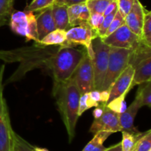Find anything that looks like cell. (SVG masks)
I'll return each mask as SVG.
<instances>
[{
    "mask_svg": "<svg viewBox=\"0 0 151 151\" xmlns=\"http://www.w3.org/2000/svg\"><path fill=\"white\" fill-rule=\"evenodd\" d=\"M27 23V21L26 13L24 11L14 10L10 16L8 25L14 33L22 36H25Z\"/></svg>",
    "mask_w": 151,
    "mask_h": 151,
    "instance_id": "obj_17",
    "label": "cell"
},
{
    "mask_svg": "<svg viewBox=\"0 0 151 151\" xmlns=\"http://www.w3.org/2000/svg\"><path fill=\"white\" fill-rule=\"evenodd\" d=\"M67 6L64 4H52V13L57 29L67 30L70 28L67 13Z\"/></svg>",
    "mask_w": 151,
    "mask_h": 151,
    "instance_id": "obj_16",
    "label": "cell"
},
{
    "mask_svg": "<svg viewBox=\"0 0 151 151\" xmlns=\"http://www.w3.org/2000/svg\"><path fill=\"white\" fill-rule=\"evenodd\" d=\"M145 11V7L139 0H137L128 15L125 17V25L141 39Z\"/></svg>",
    "mask_w": 151,
    "mask_h": 151,
    "instance_id": "obj_12",
    "label": "cell"
},
{
    "mask_svg": "<svg viewBox=\"0 0 151 151\" xmlns=\"http://www.w3.org/2000/svg\"><path fill=\"white\" fill-rule=\"evenodd\" d=\"M87 1H91V0H87ZM109 1H113V0H109Z\"/></svg>",
    "mask_w": 151,
    "mask_h": 151,
    "instance_id": "obj_44",
    "label": "cell"
},
{
    "mask_svg": "<svg viewBox=\"0 0 151 151\" xmlns=\"http://www.w3.org/2000/svg\"><path fill=\"white\" fill-rule=\"evenodd\" d=\"M52 4L51 0H32L24 8V12H38Z\"/></svg>",
    "mask_w": 151,
    "mask_h": 151,
    "instance_id": "obj_30",
    "label": "cell"
},
{
    "mask_svg": "<svg viewBox=\"0 0 151 151\" xmlns=\"http://www.w3.org/2000/svg\"><path fill=\"white\" fill-rule=\"evenodd\" d=\"M98 131H109L112 133L122 131L119 121V114L111 110L106 105L103 115L100 118L94 119L90 127V133L94 134Z\"/></svg>",
    "mask_w": 151,
    "mask_h": 151,
    "instance_id": "obj_10",
    "label": "cell"
},
{
    "mask_svg": "<svg viewBox=\"0 0 151 151\" xmlns=\"http://www.w3.org/2000/svg\"><path fill=\"white\" fill-rule=\"evenodd\" d=\"M52 95L58 110L67 131L69 142L75 136V130L79 118V101L81 93L73 78L60 84H53Z\"/></svg>",
    "mask_w": 151,
    "mask_h": 151,
    "instance_id": "obj_2",
    "label": "cell"
},
{
    "mask_svg": "<svg viewBox=\"0 0 151 151\" xmlns=\"http://www.w3.org/2000/svg\"><path fill=\"white\" fill-rule=\"evenodd\" d=\"M34 149H35V151H49L48 150L46 149V148L38 147H34Z\"/></svg>",
    "mask_w": 151,
    "mask_h": 151,
    "instance_id": "obj_40",
    "label": "cell"
},
{
    "mask_svg": "<svg viewBox=\"0 0 151 151\" xmlns=\"http://www.w3.org/2000/svg\"><path fill=\"white\" fill-rule=\"evenodd\" d=\"M104 17L105 16L102 13H91L88 23L93 29L97 31L103 23Z\"/></svg>",
    "mask_w": 151,
    "mask_h": 151,
    "instance_id": "obj_35",
    "label": "cell"
},
{
    "mask_svg": "<svg viewBox=\"0 0 151 151\" xmlns=\"http://www.w3.org/2000/svg\"><path fill=\"white\" fill-rule=\"evenodd\" d=\"M106 151H122V144H121V142L119 143L116 144L114 145V146L108 147V149Z\"/></svg>",
    "mask_w": 151,
    "mask_h": 151,
    "instance_id": "obj_39",
    "label": "cell"
},
{
    "mask_svg": "<svg viewBox=\"0 0 151 151\" xmlns=\"http://www.w3.org/2000/svg\"><path fill=\"white\" fill-rule=\"evenodd\" d=\"M5 65L0 67V151H12L13 133L7 102L4 97V78Z\"/></svg>",
    "mask_w": 151,
    "mask_h": 151,
    "instance_id": "obj_6",
    "label": "cell"
},
{
    "mask_svg": "<svg viewBox=\"0 0 151 151\" xmlns=\"http://www.w3.org/2000/svg\"><path fill=\"white\" fill-rule=\"evenodd\" d=\"M132 50L110 47L107 73L105 77L103 90H109L117 77L129 65Z\"/></svg>",
    "mask_w": 151,
    "mask_h": 151,
    "instance_id": "obj_4",
    "label": "cell"
},
{
    "mask_svg": "<svg viewBox=\"0 0 151 151\" xmlns=\"http://www.w3.org/2000/svg\"><path fill=\"white\" fill-rule=\"evenodd\" d=\"M134 68V75L133 81L135 85L151 81V56L142 59Z\"/></svg>",
    "mask_w": 151,
    "mask_h": 151,
    "instance_id": "obj_15",
    "label": "cell"
},
{
    "mask_svg": "<svg viewBox=\"0 0 151 151\" xmlns=\"http://www.w3.org/2000/svg\"><path fill=\"white\" fill-rule=\"evenodd\" d=\"M86 1H87V0H64V1H63V4H66L67 7H69V6L73 5V4L86 3Z\"/></svg>",
    "mask_w": 151,
    "mask_h": 151,
    "instance_id": "obj_38",
    "label": "cell"
},
{
    "mask_svg": "<svg viewBox=\"0 0 151 151\" xmlns=\"http://www.w3.org/2000/svg\"><path fill=\"white\" fill-rule=\"evenodd\" d=\"M142 40L146 45L151 47V12L146 9L142 30Z\"/></svg>",
    "mask_w": 151,
    "mask_h": 151,
    "instance_id": "obj_25",
    "label": "cell"
},
{
    "mask_svg": "<svg viewBox=\"0 0 151 151\" xmlns=\"http://www.w3.org/2000/svg\"><path fill=\"white\" fill-rule=\"evenodd\" d=\"M63 1H64V0H55V1H54V3H53V4H63Z\"/></svg>",
    "mask_w": 151,
    "mask_h": 151,
    "instance_id": "obj_41",
    "label": "cell"
},
{
    "mask_svg": "<svg viewBox=\"0 0 151 151\" xmlns=\"http://www.w3.org/2000/svg\"><path fill=\"white\" fill-rule=\"evenodd\" d=\"M12 151H35V149L34 146L13 131Z\"/></svg>",
    "mask_w": 151,
    "mask_h": 151,
    "instance_id": "obj_27",
    "label": "cell"
},
{
    "mask_svg": "<svg viewBox=\"0 0 151 151\" xmlns=\"http://www.w3.org/2000/svg\"><path fill=\"white\" fill-rule=\"evenodd\" d=\"M27 14V28H26V41L34 40L35 42L40 43L38 37L37 23L35 15L32 12H25Z\"/></svg>",
    "mask_w": 151,
    "mask_h": 151,
    "instance_id": "obj_22",
    "label": "cell"
},
{
    "mask_svg": "<svg viewBox=\"0 0 151 151\" xmlns=\"http://www.w3.org/2000/svg\"><path fill=\"white\" fill-rule=\"evenodd\" d=\"M66 41V31L57 29L47 34L41 40L40 43L44 45H62L64 46Z\"/></svg>",
    "mask_w": 151,
    "mask_h": 151,
    "instance_id": "obj_20",
    "label": "cell"
},
{
    "mask_svg": "<svg viewBox=\"0 0 151 151\" xmlns=\"http://www.w3.org/2000/svg\"><path fill=\"white\" fill-rule=\"evenodd\" d=\"M112 134L109 131H98L94 133L93 139L86 145L82 151H106L108 147L103 145L105 141Z\"/></svg>",
    "mask_w": 151,
    "mask_h": 151,
    "instance_id": "obj_18",
    "label": "cell"
},
{
    "mask_svg": "<svg viewBox=\"0 0 151 151\" xmlns=\"http://www.w3.org/2000/svg\"><path fill=\"white\" fill-rule=\"evenodd\" d=\"M15 0H0V28L8 25L12 13L14 11Z\"/></svg>",
    "mask_w": 151,
    "mask_h": 151,
    "instance_id": "obj_23",
    "label": "cell"
},
{
    "mask_svg": "<svg viewBox=\"0 0 151 151\" xmlns=\"http://www.w3.org/2000/svg\"><path fill=\"white\" fill-rule=\"evenodd\" d=\"M134 102L140 107L151 106V81L139 84Z\"/></svg>",
    "mask_w": 151,
    "mask_h": 151,
    "instance_id": "obj_19",
    "label": "cell"
},
{
    "mask_svg": "<svg viewBox=\"0 0 151 151\" xmlns=\"http://www.w3.org/2000/svg\"><path fill=\"white\" fill-rule=\"evenodd\" d=\"M72 78L75 79L81 94L94 90L92 59L88 56L86 48L83 58L72 76Z\"/></svg>",
    "mask_w": 151,
    "mask_h": 151,
    "instance_id": "obj_9",
    "label": "cell"
},
{
    "mask_svg": "<svg viewBox=\"0 0 151 151\" xmlns=\"http://www.w3.org/2000/svg\"><path fill=\"white\" fill-rule=\"evenodd\" d=\"M125 25V18H124L123 16L120 14V13L117 10L116 13L115 14L114 18V19L112 20L111 25H109V28H108L107 31H106V34H105V36L103 37V38H105V37L108 36H109L110 34H111L112 33L114 32V31L116 30L118 28H119L120 27H122V25Z\"/></svg>",
    "mask_w": 151,
    "mask_h": 151,
    "instance_id": "obj_32",
    "label": "cell"
},
{
    "mask_svg": "<svg viewBox=\"0 0 151 151\" xmlns=\"http://www.w3.org/2000/svg\"><path fill=\"white\" fill-rule=\"evenodd\" d=\"M118 10L117 7V0H113V1H111L109 4V5L106 7V10H105L104 13H103V16H106L107 15L110 14L112 12L115 11V10Z\"/></svg>",
    "mask_w": 151,
    "mask_h": 151,
    "instance_id": "obj_37",
    "label": "cell"
},
{
    "mask_svg": "<svg viewBox=\"0 0 151 151\" xmlns=\"http://www.w3.org/2000/svg\"><path fill=\"white\" fill-rule=\"evenodd\" d=\"M84 4L85 3L73 4V5L69 6L67 7L68 18H69V23L70 28L76 26L81 23L80 21V16H81Z\"/></svg>",
    "mask_w": 151,
    "mask_h": 151,
    "instance_id": "obj_26",
    "label": "cell"
},
{
    "mask_svg": "<svg viewBox=\"0 0 151 151\" xmlns=\"http://www.w3.org/2000/svg\"><path fill=\"white\" fill-rule=\"evenodd\" d=\"M111 1L109 0H91L86 2L90 13H102L103 14L106 7Z\"/></svg>",
    "mask_w": 151,
    "mask_h": 151,
    "instance_id": "obj_29",
    "label": "cell"
},
{
    "mask_svg": "<svg viewBox=\"0 0 151 151\" xmlns=\"http://www.w3.org/2000/svg\"><path fill=\"white\" fill-rule=\"evenodd\" d=\"M131 151H136V148L135 147H134V149H132V150H131Z\"/></svg>",
    "mask_w": 151,
    "mask_h": 151,
    "instance_id": "obj_42",
    "label": "cell"
},
{
    "mask_svg": "<svg viewBox=\"0 0 151 151\" xmlns=\"http://www.w3.org/2000/svg\"><path fill=\"white\" fill-rule=\"evenodd\" d=\"M102 40L109 47L128 49L132 51L145 44L138 36L133 33L125 25H122L108 36L102 38Z\"/></svg>",
    "mask_w": 151,
    "mask_h": 151,
    "instance_id": "obj_7",
    "label": "cell"
},
{
    "mask_svg": "<svg viewBox=\"0 0 151 151\" xmlns=\"http://www.w3.org/2000/svg\"><path fill=\"white\" fill-rule=\"evenodd\" d=\"M139 108L140 107L134 101L131 105L126 108L125 112L119 114V121L122 131L130 133H137L139 131L134 126V120Z\"/></svg>",
    "mask_w": 151,
    "mask_h": 151,
    "instance_id": "obj_14",
    "label": "cell"
},
{
    "mask_svg": "<svg viewBox=\"0 0 151 151\" xmlns=\"http://www.w3.org/2000/svg\"><path fill=\"white\" fill-rule=\"evenodd\" d=\"M145 132L138 131L137 133H130L127 131H122V140L121 142L122 151H131L136 146L139 139L145 135Z\"/></svg>",
    "mask_w": 151,
    "mask_h": 151,
    "instance_id": "obj_21",
    "label": "cell"
},
{
    "mask_svg": "<svg viewBox=\"0 0 151 151\" xmlns=\"http://www.w3.org/2000/svg\"><path fill=\"white\" fill-rule=\"evenodd\" d=\"M99 104L92 100L91 97H90L89 92L88 93H85L83 94H81V98H80L79 101V110H78V115L81 117L83 115L85 111L87 110L90 109V108L93 107L98 106Z\"/></svg>",
    "mask_w": 151,
    "mask_h": 151,
    "instance_id": "obj_28",
    "label": "cell"
},
{
    "mask_svg": "<svg viewBox=\"0 0 151 151\" xmlns=\"http://www.w3.org/2000/svg\"><path fill=\"white\" fill-rule=\"evenodd\" d=\"M106 105V103H100L98 106L95 107L94 110H93V116H94V119L100 118L103 115Z\"/></svg>",
    "mask_w": 151,
    "mask_h": 151,
    "instance_id": "obj_36",
    "label": "cell"
},
{
    "mask_svg": "<svg viewBox=\"0 0 151 151\" xmlns=\"http://www.w3.org/2000/svg\"><path fill=\"white\" fill-rule=\"evenodd\" d=\"M137 1V0H117L118 11L125 18Z\"/></svg>",
    "mask_w": 151,
    "mask_h": 151,
    "instance_id": "obj_33",
    "label": "cell"
},
{
    "mask_svg": "<svg viewBox=\"0 0 151 151\" xmlns=\"http://www.w3.org/2000/svg\"><path fill=\"white\" fill-rule=\"evenodd\" d=\"M94 56L92 59L94 70V90H102L107 73L110 47L105 44L101 38L97 37L91 42Z\"/></svg>",
    "mask_w": 151,
    "mask_h": 151,
    "instance_id": "obj_5",
    "label": "cell"
},
{
    "mask_svg": "<svg viewBox=\"0 0 151 151\" xmlns=\"http://www.w3.org/2000/svg\"><path fill=\"white\" fill-rule=\"evenodd\" d=\"M134 68L132 65H128L123 72L117 77L114 84L111 87L110 94L108 102L120 96L127 90H131L135 87L134 81ZM107 102V103H108Z\"/></svg>",
    "mask_w": 151,
    "mask_h": 151,
    "instance_id": "obj_11",
    "label": "cell"
},
{
    "mask_svg": "<svg viewBox=\"0 0 151 151\" xmlns=\"http://www.w3.org/2000/svg\"><path fill=\"white\" fill-rule=\"evenodd\" d=\"M136 151H151V130L145 132L136 144Z\"/></svg>",
    "mask_w": 151,
    "mask_h": 151,
    "instance_id": "obj_31",
    "label": "cell"
},
{
    "mask_svg": "<svg viewBox=\"0 0 151 151\" xmlns=\"http://www.w3.org/2000/svg\"><path fill=\"white\" fill-rule=\"evenodd\" d=\"M86 48H75L60 45L53 59L50 75L53 84H60L70 79L83 58Z\"/></svg>",
    "mask_w": 151,
    "mask_h": 151,
    "instance_id": "obj_3",
    "label": "cell"
},
{
    "mask_svg": "<svg viewBox=\"0 0 151 151\" xmlns=\"http://www.w3.org/2000/svg\"><path fill=\"white\" fill-rule=\"evenodd\" d=\"M117 10H118L112 12L111 13L107 15V16H106L104 17V19H103V23H102L101 26L100 27V28H99L98 30H97V33H98V36L100 37V38H103V37L105 36V34H106L109 25H110L111 23L112 20H113L114 18V16L116 13V12H117Z\"/></svg>",
    "mask_w": 151,
    "mask_h": 151,
    "instance_id": "obj_34",
    "label": "cell"
},
{
    "mask_svg": "<svg viewBox=\"0 0 151 151\" xmlns=\"http://www.w3.org/2000/svg\"><path fill=\"white\" fill-rule=\"evenodd\" d=\"M37 30L39 42L44 36L56 29L55 24L52 13V5L39 11V14L35 16Z\"/></svg>",
    "mask_w": 151,
    "mask_h": 151,
    "instance_id": "obj_13",
    "label": "cell"
},
{
    "mask_svg": "<svg viewBox=\"0 0 151 151\" xmlns=\"http://www.w3.org/2000/svg\"><path fill=\"white\" fill-rule=\"evenodd\" d=\"M60 45H44L35 42L29 47H19L10 50H0V59L6 63L19 62V66L5 84L16 82L23 78L29 71L42 69L51 73L53 59Z\"/></svg>",
    "mask_w": 151,
    "mask_h": 151,
    "instance_id": "obj_1",
    "label": "cell"
},
{
    "mask_svg": "<svg viewBox=\"0 0 151 151\" xmlns=\"http://www.w3.org/2000/svg\"><path fill=\"white\" fill-rule=\"evenodd\" d=\"M55 1V0H51V1H52V4L54 3Z\"/></svg>",
    "mask_w": 151,
    "mask_h": 151,
    "instance_id": "obj_43",
    "label": "cell"
},
{
    "mask_svg": "<svg viewBox=\"0 0 151 151\" xmlns=\"http://www.w3.org/2000/svg\"><path fill=\"white\" fill-rule=\"evenodd\" d=\"M98 36V33L87 22H81L66 30V44L69 47L82 45L86 49L92 47L91 42Z\"/></svg>",
    "mask_w": 151,
    "mask_h": 151,
    "instance_id": "obj_8",
    "label": "cell"
},
{
    "mask_svg": "<svg viewBox=\"0 0 151 151\" xmlns=\"http://www.w3.org/2000/svg\"><path fill=\"white\" fill-rule=\"evenodd\" d=\"M129 92L130 90H127L125 93H122V95L117 96L116 98L108 102L106 104L107 107L110 109L111 110L113 111V112L118 114H120L122 113L125 112L127 108L126 102H125V97H126V96Z\"/></svg>",
    "mask_w": 151,
    "mask_h": 151,
    "instance_id": "obj_24",
    "label": "cell"
}]
</instances>
